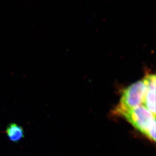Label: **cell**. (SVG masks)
Instances as JSON below:
<instances>
[{"label":"cell","instance_id":"4","mask_svg":"<svg viewBox=\"0 0 156 156\" xmlns=\"http://www.w3.org/2000/svg\"><path fill=\"white\" fill-rule=\"evenodd\" d=\"M5 132L8 139L12 143H19L24 137L23 128L15 123L8 125Z\"/></svg>","mask_w":156,"mask_h":156},{"label":"cell","instance_id":"1","mask_svg":"<svg viewBox=\"0 0 156 156\" xmlns=\"http://www.w3.org/2000/svg\"><path fill=\"white\" fill-rule=\"evenodd\" d=\"M118 115L123 117L134 128L147 136L149 139L156 140V118L143 105L125 110Z\"/></svg>","mask_w":156,"mask_h":156},{"label":"cell","instance_id":"2","mask_svg":"<svg viewBox=\"0 0 156 156\" xmlns=\"http://www.w3.org/2000/svg\"><path fill=\"white\" fill-rule=\"evenodd\" d=\"M146 89L143 80L137 81L127 87L122 92L120 102L115 108V114L118 115L125 110L143 105Z\"/></svg>","mask_w":156,"mask_h":156},{"label":"cell","instance_id":"3","mask_svg":"<svg viewBox=\"0 0 156 156\" xmlns=\"http://www.w3.org/2000/svg\"><path fill=\"white\" fill-rule=\"evenodd\" d=\"M143 81L147 89L142 105L156 116V75L147 74Z\"/></svg>","mask_w":156,"mask_h":156}]
</instances>
